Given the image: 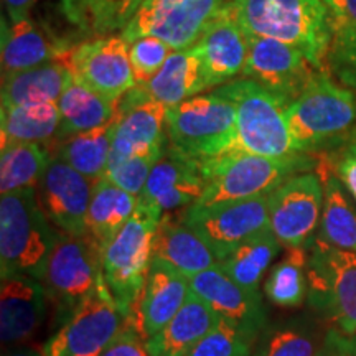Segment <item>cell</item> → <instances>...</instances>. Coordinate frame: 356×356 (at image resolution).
I'll return each mask as SVG.
<instances>
[{"mask_svg": "<svg viewBox=\"0 0 356 356\" xmlns=\"http://www.w3.org/2000/svg\"><path fill=\"white\" fill-rule=\"evenodd\" d=\"M154 257L168 262L186 277L220 264L210 244L184 221L172 218L170 213L162 215L155 229Z\"/></svg>", "mask_w": 356, "mask_h": 356, "instance_id": "603a6c76", "label": "cell"}, {"mask_svg": "<svg viewBox=\"0 0 356 356\" xmlns=\"http://www.w3.org/2000/svg\"><path fill=\"white\" fill-rule=\"evenodd\" d=\"M200 163L207 186L197 203L190 207L193 210L269 195L297 172L310 170L314 160L304 154L273 159L233 149L218 157L200 160Z\"/></svg>", "mask_w": 356, "mask_h": 356, "instance_id": "7a4b0ae2", "label": "cell"}, {"mask_svg": "<svg viewBox=\"0 0 356 356\" xmlns=\"http://www.w3.org/2000/svg\"><path fill=\"white\" fill-rule=\"evenodd\" d=\"M226 8L248 37L292 44L325 70L333 29L323 0H231Z\"/></svg>", "mask_w": 356, "mask_h": 356, "instance_id": "6da1fadb", "label": "cell"}, {"mask_svg": "<svg viewBox=\"0 0 356 356\" xmlns=\"http://www.w3.org/2000/svg\"><path fill=\"white\" fill-rule=\"evenodd\" d=\"M173 50L157 37H140L129 43L136 84H145L165 65Z\"/></svg>", "mask_w": 356, "mask_h": 356, "instance_id": "ab89813d", "label": "cell"}, {"mask_svg": "<svg viewBox=\"0 0 356 356\" xmlns=\"http://www.w3.org/2000/svg\"><path fill=\"white\" fill-rule=\"evenodd\" d=\"M58 60L71 71L73 79L108 99L118 101L136 86L129 43L121 35L89 38L73 44Z\"/></svg>", "mask_w": 356, "mask_h": 356, "instance_id": "4fadbf2b", "label": "cell"}, {"mask_svg": "<svg viewBox=\"0 0 356 356\" xmlns=\"http://www.w3.org/2000/svg\"><path fill=\"white\" fill-rule=\"evenodd\" d=\"M147 95L167 108L181 104L204 89L202 65L193 47L172 51L165 65L149 83L142 84Z\"/></svg>", "mask_w": 356, "mask_h": 356, "instance_id": "f546056e", "label": "cell"}, {"mask_svg": "<svg viewBox=\"0 0 356 356\" xmlns=\"http://www.w3.org/2000/svg\"><path fill=\"white\" fill-rule=\"evenodd\" d=\"M307 248H287V254L270 267L264 282L266 297L282 309H297L304 304L307 291Z\"/></svg>", "mask_w": 356, "mask_h": 356, "instance_id": "d590c367", "label": "cell"}, {"mask_svg": "<svg viewBox=\"0 0 356 356\" xmlns=\"http://www.w3.org/2000/svg\"><path fill=\"white\" fill-rule=\"evenodd\" d=\"M163 150H154V152L139 154L122 160L118 165L108 168L104 178H108L111 184H114L119 188L126 190L134 197L139 198L145 188L150 172H152L157 160L162 157Z\"/></svg>", "mask_w": 356, "mask_h": 356, "instance_id": "f35d334b", "label": "cell"}, {"mask_svg": "<svg viewBox=\"0 0 356 356\" xmlns=\"http://www.w3.org/2000/svg\"><path fill=\"white\" fill-rule=\"evenodd\" d=\"M35 188L0 198V275L25 274L42 280L58 236Z\"/></svg>", "mask_w": 356, "mask_h": 356, "instance_id": "3957f363", "label": "cell"}, {"mask_svg": "<svg viewBox=\"0 0 356 356\" xmlns=\"http://www.w3.org/2000/svg\"><path fill=\"white\" fill-rule=\"evenodd\" d=\"M318 71L300 50L279 40L249 37L243 76L252 79L284 106H291L305 91Z\"/></svg>", "mask_w": 356, "mask_h": 356, "instance_id": "5bb4252c", "label": "cell"}, {"mask_svg": "<svg viewBox=\"0 0 356 356\" xmlns=\"http://www.w3.org/2000/svg\"><path fill=\"white\" fill-rule=\"evenodd\" d=\"M315 356H356V335L330 328L318 343Z\"/></svg>", "mask_w": 356, "mask_h": 356, "instance_id": "7bdbcfd3", "label": "cell"}, {"mask_svg": "<svg viewBox=\"0 0 356 356\" xmlns=\"http://www.w3.org/2000/svg\"><path fill=\"white\" fill-rule=\"evenodd\" d=\"M160 218L159 213L137 203L131 220L101 252L102 277L111 296L136 315V304H139L154 257V236Z\"/></svg>", "mask_w": 356, "mask_h": 356, "instance_id": "52a82bcc", "label": "cell"}, {"mask_svg": "<svg viewBox=\"0 0 356 356\" xmlns=\"http://www.w3.org/2000/svg\"><path fill=\"white\" fill-rule=\"evenodd\" d=\"M181 221L210 244L218 259L262 233L270 231L267 195L193 210L186 208Z\"/></svg>", "mask_w": 356, "mask_h": 356, "instance_id": "9a60e30c", "label": "cell"}, {"mask_svg": "<svg viewBox=\"0 0 356 356\" xmlns=\"http://www.w3.org/2000/svg\"><path fill=\"white\" fill-rule=\"evenodd\" d=\"M332 17V29L356 33V0H323Z\"/></svg>", "mask_w": 356, "mask_h": 356, "instance_id": "ee69618b", "label": "cell"}, {"mask_svg": "<svg viewBox=\"0 0 356 356\" xmlns=\"http://www.w3.org/2000/svg\"><path fill=\"white\" fill-rule=\"evenodd\" d=\"M337 175L356 200V136L341 150L337 162Z\"/></svg>", "mask_w": 356, "mask_h": 356, "instance_id": "f6af8a7d", "label": "cell"}, {"mask_svg": "<svg viewBox=\"0 0 356 356\" xmlns=\"http://www.w3.org/2000/svg\"><path fill=\"white\" fill-rule=\"evenodd\" d=\"M73 74L60 60L2 78V108L58 102Z\"/></svg>", "mask_w": 356, "mask_h": 356, "instance_id": "4316f807", "label": "cell"}, {"mask_svg": "<svg viewBox=\"0 0 356 356\" xmlns=\"http://www.w3.org/2000/svg\"><path fill=\"white\" fill-rule=\"evenodd\" d=\"M325 198L317 238L333 248L356 252V211L335 175L323 180Z\"/></svg>", "mask_w": 356, "mask_h": 356, "instance_id": "e575fe53", "label": "cell"}, {"mask_svg": "<svg viewBox=\"0 0 356 356\" xmlns=\"http://www.w3.org/2000/svg\"><path fill=\"white\" fill-rule=\"evenodd\" d=\"M207 186L202 163L167 145L157 160L137 203L160 216L190 208Z\"/></svg>", "mask_w": 356, "mask_h": 356, "instance_id": "ac0fdd59", "label": "cell"}, {"mask_svg": "<svg viewBox=\"0 0 356 356\" xmlns=\"http://www.w3.org/2000/svg\"><path fill=\"white\" fill-rule=\"evenodd\" d=\"M147 0H60V10L84 37L122 32Z\"/></svg>", "mask_w": 356, "mask_h": 356, "instance_id": "83f0119b", "label": "cell"}, {"mask_svg": "<svg viewBox=\"0 0 356 356\" xmlns=\"http://www.w3.org/2000/svg\"><path fill=\"white\" fill-rule=\"evenodd\" d=\"M119 119H121V114H118L113 121L99 129H95V131L74 134L66 139L55 140V157L63 160L91 181H97L108 170L114 132Z\"/></svg>", "mask_w": 356, "mask_h": 356, "instance_id": "4dcf8cb0", "label": "cell"}, {"mask_svg": "<svg viewBox=\"0 0 356 356\" xmlns=\"http://www.w3.org/2000/svg\"><path fill=\"white\" fill-rule=\"evenodd\" d=\"M193 50L202 65L204 89H210L228 83L239 73L243 74L249 53V37L236 24L225 3L203 37L193 44Z\"/></svg>", "mask_w": 356, "mask_h": 356, "instance_id": "ffe728a7", "label": "cell"}, {"mask_svg": "<svg viewBox=\"0 0 356 356\" xmlns=\"http://www.w3.org/2000/svg\"><path fill=\"white\" fill-rule=\"evenodd\" d=\"M61 114L60 131L55 140L66 139L88 131H95L113 121L119 114L118 101L108 99L91 88L73 79L58 99Z\"/></svg>", "mask_w": 356, "mask_h": 356, "instance_id": "f1b7e54d", "label": "cell"}, {"mask_svg": "<svg viewBox=\"0 0 356 356\" xmlns=\"http://www.w3.org/2000/svg\"><path fill=\"white\" fill-rule=\"evenodd\" d=\"M102 356H150L139 325H131L126 332H122Z\"/></svg>", "mask_w": 356, "mask_h": 356, "instance_id": "b9f144b4", "label": "cell"}, {"mask_svg": "<svg viewBox=\"0 0 356 356\" xmlns=\"http://www.w3.org/2000/svg\"><path fill=\"white\" fill-rule=\"evenodd\" d=\"M137 208V197L99 178L92 186L86 216V238L102 252L111 239L124 228Z\"/></svg>", "mask_w": 356, "mask_h": 356, "instance_id": "484cf974", "label": "cell"}, {"mask_svg": "<svg viewBox=\"0 0 356 356\" xmlns=\"http://www.w3.org/2000/svg\"><path fill=\"white\" fill-rule=\"evenodd\" d=\"M280 248L282 244L275 239L273 231H267L239 244L221 257L218 266L246 291L259 292L261 280L279 254Z\"/></svg>", "mask_w": 356, "mask_h": 356, "instance_id": "d6a6232c", "label": "cell"}, {"mask_svg": "<svg viewBox=\"0 0 356 356\" xmlns=\"http://www.w3.org/2000/svg\"><path fill=\"white\" fill-rule=\"evenodd\" d=\"M236 106V149L262 157L286 159L293 147L286 106L252 79L243 78L216 89Z\"/></svg>", "mask_w": 356, "mask_h": 356, "instance_id": "277c9868", "label": "cell"}, {"mask_svg": "<svg viewBox=\"0 0 356 356\" xmlns=\"http://www.w3.org/2000/svg\"><path fill=\"white\" fill-rule=\"evenodd\" d=\"M226 0H147L121 32L127 43L157 37L173 51L188 50L207 32Z\"/></svg>", "mask_w": 356, "mask_h": 356, "instance_id": "8fae6325", "label": "cell"}, {"mask_svg": "<svg viewBox=\"0 0 356 356\" xmlns=\"http://www.w3.org/2000/svg\"><path fill=\"white\" fill-rule=\"evenodd\" d=\"M137 315L115 302L104 279L60 325L43 346L44 356H102Z\"/></svg>", "mask_w": 356, "mask_h": 356, "instance_id": "ba28073f", "label": "cell"}, {"mask_svg": "<svg viewBox=\"0 0 356 356\" xmlns=\"http://www.w3.org/2000/svg\"><path fill=\"white\" fill-rule=\"evenodd\" d=\"M102 277L101 251L86 236L61 233L53 248L42 284L61 323L95 292Z\"/></svg>", "mask_w": 356, "mask_h": 356, "instance_id": "30bf717a", "label": "cell"}, {"mask_svg": "<svg viewBox=\"0 0 356 356\" xmlns=\"http://www.w3.org/2000/svg\"><path fill=\"white\" fill-rule=\"evenodd\" d=\"M95 181L61 159L51 155L38 190V202L44 215L61 233L86 236V216Z\"/></svg>", "mask_w": 356, "mask_h": 356, "instance_id": "e0dca14e", "label": "cell"}, {"mask_svg": "<svg viewBox=\"0 0 356 356\" xmlns=\"http://www.w3.org/2000/svg\"><path fill=\"white\" fill-rule=\"evenodd\" d=\"M216 314L193 292L162 330L145 340L150 356H186L216 323Z\"/></svg>", "mask_w": 356, "mask_h": 356, "instance_id": "d4e9b609", "label": "cell"}, {"mask_svg": "<svg viewBox=\"0 0 356 356\" xmlns=\"http://www.w3.org/2000/svg\"><path fill=\"white\" fill-rule=\"evenodd\" d=\"M257 338L229 320L218 317L210 332L186 356H252Z\"/></svg>", "mask_w": 356, "mask_h": 356, "instance_id": "74e56055", "label": "cell"}, {"mask_svg": "<svg viewBox=\"0 0 356 356\" xmlns=\"http://www.w3.org/2000/svg\"><path fill=\"white\" fill-rule=\"evenodd\" d=\"M66 48L43 32L30 17L2 20V78L35 66L50 63Z\"/></svg>", "mask_w": 356, "mask_h": 356, "instance_id": "cb8c5ba5", "label": "cell"}, {"mask_svg": "<svg viewBox=\"0 0 356 356\" xmlns=\"http://www.w3.org/2000/svg\"><path fill=\"white\" fill-rule=\"evenodd\" d=\"M317 333L305 320H286L266 325L259 333L252 356H315Z\"/></svg>", "mask_w": 356, "mask_h": 356, "instance_id": "8d00e7d4", "label": "cell"}, {"mask_svg": "<svg viewBox=\"0 0 356 356\" xmlns=\"http://www.w3.org/2000/svg\"><path fill=\"white\" fill-rule=\"evenodd\" d=\"M325 185L317 173L287 178L267 195L269 225L284 248H309L320 226Z\"/></svg>", "mask_w": 356, "mask_h": 356, "instance_id": "7c38bea8", "label": "cell"}, {"mask_svg": "<svg viewBox=\"0 0 356 356\" xmlns=\"http://www.w3.org/2000/svg\"><path fill=\"white\" fill-rule=\"evenodd\" d=\"M307 252L310 307L340 332L356 335V252L333 248L317 236Z\"/></svg>", "mask_w": 356, "mask_h": 356, "instance_id": "9c48e42d", "label": "cell"}, {"mask_svg": "<svg viewBox=\"0 0 356 356\" xmlns=\"http://www.w3.org/2000/svg\"><path fill=\"white\" fill-rule=\"evenodd\" d=\"M3 356H44V355L32 348H17V350L7 351V353H3Z\"/></svg>", "mask_w": 356, "mask_h": 356, "instance_id": "7dc6e473", "label": "cell"}, {"mask_svg": "<svg viewBox=\"0 0 356 356\" xmlns=\"http://www.w3.org/2000/svg\"><path fill=\"white\" fill-rule=\"evenodd\" d=\"M51 159V150L43 144L12 142L0 152V193L37 188L44 168Z\"/></svg>", "mask_w": 356, "mask_h": 356, "instance_id": "836d02e7", "label": "cell"}, {"mask_svg": "<svg viewBox=\"0 0 356 356\" xmlns=\"http://www.w3.org/2000/svg\"><path fill=\"white\" fill-rule=\"evenodd\" d=\"M38 0H3V6L7 8L8 20L15 22L29 17V12Z\"/></svg>", "mask_w": 356, "mask_h": 356, "instance_id": "bcb514c9", "label": "cell"}, {"mask_svg": "<svg viewBox=\"0 0 356 356\" xmlns=\"http://www.w3.org/2000/svg\"><path fill=\"white\" fill-rule=\"evenodd\" d=\"M286 115L297 152H314L343 136L356 122V96L322 70L305 91L287 106Z\"/></svg>", "mask_w": 356, "mask_h": 356, "instance_id": "5b68a950", "label": "cell"}, {"mask_svg": "<svg viewBox=\"0 0 356 356\" xmlns=\"http://www.w3.org/2000/svg\"><path fill=\"white\" fill-rule=\"evenodd\" d=\"M118 109L121 119L114 132L108 168L134 155L165 149L168 108L154 101L142 84L119 97Z\"/></svg>", "mask_w": 356, "mask_h": 356, "instance_id": "2e32d148", "label": "cell"}, {"mask_svg": "<svg viewBox=\"0 0 356 356\" xmlns=\"http://www.w3.org/2000/svg\"><path fill=\"white\" fill-rule=\"evenodd\" d=\"M168 145L191 159L207 160L236 149V106L216 91L168 108Z\"/></svg>", "mask_w": 356, "mask_h": 356, "instance_id": "8992f818", "label": "cell"}, {"mask_svg": "<svg viewBox=\"0 0 356 356\" xmlns=\"http://www.w3.org/2000/svg\"><path fill=\"white\" fill-rule=\"evenodd\" d=\"M0 280V338L3 345L22 343L43 322L47 292L42 280L25 274H12Z\"/></svg>", "mask_w": 356, "mask_h": 356, "instance_id": "44dd1931", "label": "cell"}, {"mask_svg": "<svg viewBox=\"0 0 356 356\" xmlns=\"http://www.w3.org/2000/svg\"><path fill=\"white\" fill-rule=\"evenodd\" d=\"M190 292L186 275L168 262L152 257L137 309V322L142 337L147 340L162 330L185 305Z\"/></svg>", "mask_w": 356, "mask_h": 356, "instance_id": "7402d4cb", "label": "cell"}, {"mask_svg": "<svg viewBox=\"0 0 356 356\" xmlns=\"http://www.w3.org/2000/svg\"><path fill=\"white\" fill-rule=\"evenodd\" d=\"M327 63L338 81L356 89V33L333 30Z\"/></svg>", "mask_w": 356, "mask_h": 356, "instance_id": "60d3db41", "label": "cell"}, {"mask_svg": "<svg viewBox=\"0 0 356 356\" xmlns=\"http://www.w3.org/2000/svg\"><path fill=\"white\" fill-rule=\"evenodd\" d=\"M190 289L216 317L229 320L243 330L259 337L267 325L266 309L259 292H249L234 282L220 266L188 277Z\"/></svg>", "mask_w": 356, "mask_h": 356, "instance_id": "d6986e66", "label": "cell"}, {"mask_svg": "<svg viewBox=\"0 0 356 356\" xmlns=\"http://www.w3.org/2000/svg\"><path fill=\"white\" fill-rule=\"evenodd\" d=\"M2 147L12 142L43 144L56 139L61 114L56 102L2 108L0 113Z\"/></svg>", "mask_w": 356, "mask_h": 356, "instance_id": "1f68e13d", "label": "cell"}]
</instances>
